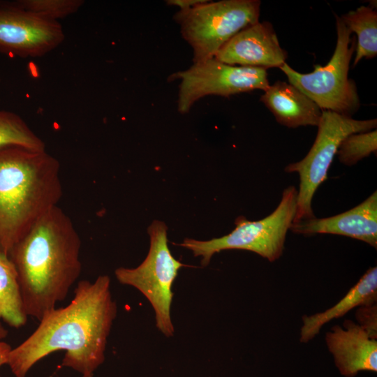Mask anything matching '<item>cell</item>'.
<instances>
[{"label":"cell","instance_id":"6da1fadb","mask_svg":"<svg viewBox=\"0 0 377 377\" xmlns=\"http://www.w3.org/2000/svg\"><path fill=\"white\" fill-rule=\"evenodd\" d=\"M117 313L108 276L101 275L94 282L82 280L68 305L45 314L35 331L11 349L6 364L15 377H26L39 360L64 350L62 366L82 375L93 374L104 362Z\"/></svg>","mask_w":377,"mask_h":377},{"label":"cell","instance_id":"7a4b0ae2","mask_svg":"<svg viewBox=\"0 0 377 377\" xmlns=\"http://www.w3.org/2000/svg\"><path fill=\"white\" fill-rule=\"evenodd\" d=\"M81 239L71 218L51 208L10 249L27 316L39 321L63 301L79 277Z\"/></svg>","mask_w":377,"mask_h":377},{"label":"cell","instance_id":"3957f363","mask_svg":"<svg viewBox=\"0 0 377 377\" xmlns=\"http://www.w3.org/2000/svg\"><path fill=\"white\" fill-rule=\"evenodd\" d=\"M59 161L45 150L0 148V251L8 256L62 196Z\"/></svg>","mask_w":377,"mask_h":377},{"label":"cell","instance_id":"277c9868","mask_svg":"<svg viewBox=\"0 0 377 377\" xmlns=\"http://www.w3.org/2000/svg\"><path fill=\"white\" fill-rule=\"evenodd\" d=\"M297 190L293 186L284 189L277 207L258 221L238 216L235 228L229 234L202 241L186 238L179 246L190 250L195 257L201 256V265L206 267L213 255L224 250L239 249L254 252L270 262L283 253L287 232L294 221Z\"/></svg>","mask_w":377,"mask_h":377},{"label":"cell","instance_id":"5b68a950","mask_svg":"<svg viewBox=\"0 0 377 377\" xmlns=\"http://www.w3.org/2000/svg\"><path fill=\"white\" fill-rule=\"evenodd\" d=\"M258 0L209 1L174 16L183 38L193 50V63L214 57L219 49L243 29L258 22Z\"/></svg>","mask_w":377,"mask_h":377},{"label":"cell","instance_id":"8992f818","mask_svg":"<svg viewBox=\"0 0 377 377\" xmlns=\"http://www.w3.org/2000/svg\"><path fill=\"white\" fill-rule=\"evenodd\" d=\"M336 16L337 40L333 55L324 66L315 65L311 73H301L286 62L279 68L290 84L297 88L322 110H329L350 116L360 108L355 83L348 74L352 55L355 50V38Z\"/></svg>","mask_w":377,"mask_h":377},{"label":"cell","instance_id":"52a82bcc","mask_svg":"<svg viewBox=\"0 0 377 377\" xmlns=\"http://www.w3.org/2000/svg\"><path fill=\"white\" fill-rule=\"evenodd\" d=\"M168 227L155 220L148 227L150 245L145 259L136 267H120L115 269L117 281L138 290L149 302L155 314L156 326L165 337H172L175 327L170 309L172 286L182 267L172 255L168 244Z\"/></svg>","mask_w":377,"mask_h":377},{"label":"cell","instance_id":"ba28073f","mask_svg":"<svg viewBox=\"0 0 377 377\" xmlns=\"http://www.w3.org/2000/svg\"><path fill=\"white\" fill-rule=\"evenodd\" d=\"M376 119L357 120L350 116L329 110H322L315 141L306 156L288 165L287 172L300 176L297 208L293 223L315 218L311 207L314 193L326 179L332 162L339 147L348 135L376 129Z\"/></svg>","mask_w":377,"mask_h":377},{"label":"cell","instance_id":"9c48e42d","mask_svg":"<svg viewBox=\"0 0 377 377\" xmlns=\"http://www.w3.org/2000/svg\"><path fill=\"white\" fill-rule=\"evenodd\" d=\"M267 69L237 66L214 57L193 63L188 69L171 75L168 80H179L177 110L187 113L199 99L209 95L228 97L269 86Z\"/></svg>","mask_w":377,"mask_h":377},{"label":"cell","instance_id":"30bf717a","mask_svg":"<svg viewBox=\"0 0 377 377\" xmlns=\"http://www.w3.org/2000/svg\"><path fill=\"white\" fill-rule=\"evenodd\" d=\"M65 38L61 24L0 1V54L21 58L45 55Z\"/></svg>","mask_w":377,"mask_h":377},{"label":"cell","instance_id":"8fae6325","mask_svg":"<svg viewBox=\"0 0 377 377\" xmlns=\"http://www.w3.org/2000/svg\"><path fill=\"white\" fill-rule=\"evenodd\" d=\"M214 58L229 65L280 68L287 58L272 25L258 22L232 36L216 52Z\"/></svg>","mask_w":377,"mask_h":377},{"label":"cell","instance_id":"7c38bea8","mask_svg":"<svg viewBox=\"0 0 377 377\" xmlns=\"http://www.w3.org/2000/svg\"><path fill=\"white\" fill-rule=\"evenodd\" d=\"M290 230L305 235L333 234L346 236L377 247V193L341 214L293 223Z\"/></svg>","mask_w":377,"mask_h":377},{"label":"cell","instance_id":"4fadbf2b","mask_svg":"<svg viewBox=\"0 0 377 377\" xmlns=\"http://www.w3.org/2000/svg\"><path fill=\"white\" fill-rule=\"evenodd\" d=\"M326 345L341 374L352 377L361 371H377V341L362 327L345 320L327 332Z\"/></svg>","mask_w":377,"mask_h":377},{"label":"cell","instance_id":"5bb4252c","mask_svg":"<svg viewBox=\"0 0 377 377\" xmlns=\"http://www.w3.org/2000/svg\"><path fill=\"white\" fill-rule=\"evenodd\" d=\"M260 101L279 124L288 128L317 126L322 115V110L312 100L283 81L269 85Z\"/></svg>","mask_w":377,"mask_h":377},{"label":"cell","instance_id":"9a60e30c","mask_svg":"<svg viewBox=\"0 0 377 377\" xmlns=\"http://www.w3.org/2000/svg\"><path fill=\"white\" fill-rule=\"evenodd\" d=\"M377 297V268L371 267L334 306L325 311L302 317L300 341L306 343L328 322L339 318L355 307L374 304Z\"/></svg>","mask_w":377,"mask_h":377},{"label":"cell","instance_id":"2e32d148","mask_svg":"<svg viewBox=\"0 0 377 377\" xmlns=\"http://www.w3.org/2000/svg\"><path fill=\"white\" fill-rule=\"evenodd\" d=\"M16 269L8 256L0 251V318L12 327L27 323Z\"/></svg>","mask_w":377,"mask_h":377},{"label":"cell","instance_id":"e0dca14e","mask_svg":"<svg viewBox=\"0 0 377 377\" xmlns=\"http://www.w3.org/2000/svg\"><path fill=\"white\" fill-rule=\"evenodd\" d=\"M346 27L357 37L353 66L364 57L372 59L377 54V13L370 6H362L341 17Z\"/></svg>","mask_w":377,"mask_h":377},{"label":"cell","instance_id":"ac0fdd59","mask_svg":"<svg viewBox=\"0 0 377 377\" xmlns=\"http://www.w3.org/2000/svg\"><path fill=\"white\" fill-rule=\"evenodd\" d=\"M20 147L45 150V145L17 114L0 110V148Z\"/></svg>","mask_w":377,"mask_h":377},{"label":"cell","instance_id":"d6986e66","mask_svg":"<svg viewBox=\"0 0 377 377\" xmlns=\"http://www.w3.org/2000/svg\"><path fill=\"white\" fill-rule=\"evenodd\" d=\"M376 129L367 132L353 133L341 142L337 151L338 158L343 164L351 166L371 154H376Z\"/></svg>","mask_w":377,"mask_h":377},{"label":"cell","instance_id":"ffe728a7","mask_svg":"<svg viewBox=\"0 0 377 377\" xmlns=\"http://www.w3.org/2000/svg\"><path fill=\"white\" fill-rule=\"evenodd\" d=\"M10 3L24 10L47 20L57 21L76 13L83 0H17Z\"/></svg>","mask_w":377,"mask_h":377},{"label":"cell","instance_id":"44dd1931","mask_svg":"<svg viewBox=\"0 0 377 377\" xmlns=\"http://www.w3.org/2000/svg\"><path fill=\"white\" fill-rule=\"evenodd\" d=\"M357 318L362 327L373 338L376 339V305L370 304L360 306Z\"/></svg>","mask_w":377,"mask_h":377},{"label":"cell","instance_id":"7402d4cb","mask_svg":"<svg viewBox=\"0 0 377 377\" xmlns=\"http://www.w3.org/2000/svg\"><path fill=\"white\" fill-rule=\"evenodd\" d=\"M207 0H167L166 3L170 6H175L179 8V10H187L198 4L203 3Z\"/></svg>","mask_w":377,"mask_h":377},{"label":"cell","instance_id":"603a6c76","mask_svg":"<svg viewBox=\"0 0 377 377\" xmlns=\"http://www.w3.org/2000/svg\"><path fill=\"white\" fill-rule=\"evenodd\" d=\"M11 349L12 348L8 343L0 341V367L7 364Z\"/></svg>","mask_w":377,"mask_h":377},{"label":"cell","instance_id":"cb8c5ba5","mask_svg":"<svg viewBox=\"0 0 377 377\" xmlns=\"http://www.w3.org/2000/svg\"><path fill=\"white\" fill-rule=\"evenodd\" d=\"M8 335V331L3 327L0 322V341L6 338Z\"/></svg>","mask_w":377,"mask_h":377},{"label":"cell","instance_id":"d4e9b609","mask_svg":"<svg viewBox=\"0 0 377 377\" xmlns=\"http://www.w3.org/2000/svg\"><path fill=\"white\" fill-rule=\"evenodd\" d=\"M82 377H94L93 374L82 375Z\"/></svg>","mask_w":377,"mask_h":377}]
</instances>
